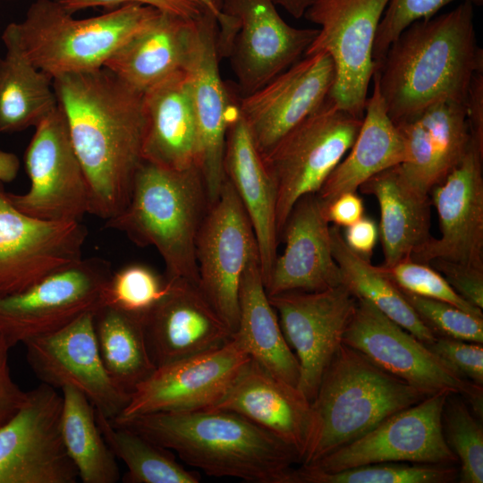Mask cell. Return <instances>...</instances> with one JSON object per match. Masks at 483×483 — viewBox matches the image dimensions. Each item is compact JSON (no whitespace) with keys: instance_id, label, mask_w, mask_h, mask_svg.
<instances>
[{"instance_id":"cell-1","label":"cell","mask_w":483,"mask_h":483,"mask_svg":"<svg viewBox=\"0 0 483 483\" xmlns=\"http://www.w3.org/2000/svg\"><path fill=\"white\" fill-rule=\"evenodd\" d=\"M53 85L88 181L89 214L106 221L126 207L143 161V94L106 67Z\"/></svg>"},{"instance_id":"cell-2","label":"cell","mask_w":483,"mask_h":483,"mask_svg":"<svg viewBox=\"0 0 483 483\" xmlns=\"http://www.w3.org/2000/svg\"><path fill=\"white\" fill-rule=\"evenodd\" d=\"M473 6L462 1L449 12L414 21L390 45L372 80L394 123L439 101L465 105L472 76L483 66Z\"/></svg>"},{"instance_id":"cell-3","label":"cell","mask_w":483,"mask_h":483,"mask_svg":"<svg viewBox=\"0 0 483 483\" xmlns=\"http://www.w3.org/2000/svg\"><path fill=\"white\" fill-rule=\"evenodd\" d=\"M112 422L132 428L213 477L284 483L300 462L279 438L230 411H162Z\"/></svg>"},{"instance_id":"cell-4","label":"cell","mask_w":483,"mask_h":483,"mask_svg":"<svg viewBox=\"0 0 483 483\" xmlns=\"http://www.w3.org/2000/svg\"><path fill=\"white\" fill-rule=\"evenodd\" d=\"M208 207L198 166L174 170L143 160L126 207L105 226L125 233L140 247H155L167 278L199 284L196 239Z\"/></svg>"},{"instance_id":"cell-5","label":"cell","mask_w":483,"mask_h":483,"mask_svg":"<svg viewBox=\"0 0 483 483\" xmlns=\"http://www.w3.org/2000/svg\"><path fill=\"white\" fill-rule=\"evenodd\" d=\"M428 397L342 343L311 402V427L301 465L362 436L386 418Z\"/></svg>"},{"instance_id":"cell-6","label":"cell","mask_w":483,"mask_h":483,"mask_svg":"<svg viewBox=\"0 0 483 483\" xmlns=\"http://www.w3.org/2000/svg\"><path fill=\"white\" fill-rule=\"evenodd\" d=\"M157 11L127 4L98 16L76 19L55 0H36L23 21L12 24L25 56L55 79L104 67Z\"/></svg>"},{"instance_id":"cell-7","label":"cell","mask_w":483,"mask_h":483,"mask_svg":"<svg viewBox=\"0 0 483 483\" xmlns=\"http://www.w3.org/2000/svg\"><path fill=\"white\" fill-rule=\"evenodd\" d=\"M362 119L341 109L328 96L263 157L276 189L279 237L297 200L317 193L350 150Z\"/></svg>"},{"instance_id":"cell-8","label":"cell","mask_w":483,"mask_h":483,"mask_svg":"<svg viewBox=\"0 0 483 483\" xmlns=\"http://www.w3.org/2000/svg\"><path fill=\"white\" fill-rule=\"evenodd\" d=\"M390 0H312L303 17L319 25L304 55L327 53L335 79L329 97L343 110L363 118L377 64L376 33Z\"/></svg>"},{"instance_id":"cell-9","label":"cell","mask_w":483,"mask_h":483,"mask_svg":"<svg viewBox=\"0 0 483 483\" xmlns=\"http://www.w3.org/2000/svg\"><path fill=\"white\" fill-rule=\"evenodd\" d=\"M343 343L427 396L459 394L482 418L483 386L456 373L425 343L371 303L358 299Z\"/></svg>"},{"instance_id":"cell-10","label":"cell","mask_w":483,"mask_h":483,"mask_svg":"<svg viewBox=\"0 0 483 483\" xmlns=\"http://www.w3.org/2000/svg\"><path fill=\"white\" fill-rule=\"evenodd\" d=\"M112 272L109 261L83 258L22 292L0 296V335L12 348L94 312Z\"/></svg>"},{"instance_id":"cell-11","label":"cell","mask_w":483,"mask_h":483,"mask_svg":"<svg viewBox=\"0 0 483 483\" xmlns=\"http://www.w3.org/2000/svg\"><path fill=\"white\" fill-rule=\"evenodd\" d=\"M258 257L255 233L243 205L225 178L209 205L196 239L199 286L232 334L239 318V292L249 262Z\"/></svg>"},{"instance_id":"cell-12","label":"cell","mask_w":483,"mask_h":483,"mask_svg":"<svg viewBox=\"0 0 483 483\" xmlns=\"http://www.w3.org/2000/svg\"><path fill=\"white\" fill-rule=\"evenodd\" d=\"M24 164L29 190L8 192L20 211L48 221H80L89 214L88 181L59 105L35 127Z\"/></svg>"},{"instance_id":"cell-13","label":"cell","mask_w":483,"mask_h":483,"mask_svg":"<svg viewBox=\"0 0 483 483\" xmlns=\"http://www.w3.org/2000/svg\"><path fill=\"white\" fill-rule=\"evenodd\" d=\"M450 394L429 395L386 418L373 429L318 461L302 465L335 472L379 462L455 465L458 459L444 436L442 415Z\"/></svg>"},{"instance_id":"cell-14","label":"cell","mask_w":483,"mask_h":483,"mask_svg":"<svg viewBox=\"0 0 483 483\" xmlns=\"http://www.w3.org/2000/svg\"><path fill=\"white\" fill-rule=\"evenodd\" d=\"M61 391L40 383L0 428V483H76L61 433Z\"/></svg>"},{"instance_id":"cell-15","label":"cell","mask_w":483,"mask_h":483,"mask_svg":"<svg viewBox=\"0 0 483 483\" xmlns=\"http://www.w3.org/2000/svg\"><path fill=\"white\" fill-rule=\"evenodd\" d=\"M87 236L80 221H48L20 211L0 182V296L79 262Z\"/></svg>"},{"instance_id":"cell-16","label":"cell","mask_w":483,"mask_h":483,"mask_svg":"<svg viewBox=\"0 0 483 483\" xmlns=\"http://www.w3.org/2000/svg\"><path fill=\"white\" fill-rule=\"evenodd\" d=\"M250 360L232 336L216 349L158 366L135 388L125 408L112 421L213 408Z\"/></svg>"},{"instance_id":"cell-17","label":"cell","mask_w":483,"mask_h":483,"mask_svg":"<svg viewBox=\"0 0 483 483\" xmlns=\"http://www.w3.org/2000/svg\"><path fill=\"white\" fill-rule=\"evenodd\" d=\"M268 298L299 363L297 387L311 402L343 343L358 299L343 284L324 291H293Z\"/></svg>"},{"instance_id":"cell-18","label":"cell","mask_w":483,"mask_h":483,"mask_svg":"<svg viewBox=\"0 0 483 483\" xmlns=\"http://www.w3.org/2000/svg\"><path fill=\"white\" fill-rule=\"evenodd\" d=\"M94 312L65 326L23 343L27 362L41 383L60 390L81 392L96 411L109 419L118 417L131 394L110 377L102 362L94 331Z\"/></svg>"},{"instance_id":"cell-19","label":"cell","mask_w":483,"mask_h":483,"mask_svg":"<svg viewBox=\"0 0 483 483\" xmlns=\"http://www.w3.org/2000/svg\"><path fill=\"white\" fill-rule=\"evenodd\" d=\"M217 31L216 19L203 11L194 20L191 47L184 67L197 124V165L209 205L216 200L225 181L226 132L236 107L219 71Z\"/></svg>"},{"instance_id":"cell-20","label":"cell","mask_w":483,"mask_h":483,"mask_svg":"<svg viewBox=\"0 0 483 483\" xmlns=\"http://www.w3.org/2000/svg\"><path fill=\"white\" fill-rule=\"evenodd\" d=\"M221 5L238 21L227 58L242 96L258 90L299 61L318 32L289 25L273 0H222Z\"/></svg>"},{"instance_id":"cell-21","label":"cell","mask_w":483,"mask_h":483,"mask_svg":"<svg viewBox=\"0 0 483 483\" xmlns=\"http://www.w3.org/2000/svg\"><path fill=\"white\" fill-rule=\"evenodd\" d=\"M335 79L331 56L318 52L304 55L258 90L238 99V111L262 157L324 103Z\"/></svg>"},{"instance_id":"cell-22","label":"cell","mask_w":483,"mask_h":483,"mask_svg":"<svg viewBox=\"0 0 483 483\" xmlns=\"http://www.w3.org/2000/svg\"><path fill=\"white\" fill-rule=\"evenodd\" d=\"M483 147L471 140L462 163L430 191L440 236L431 237L411 258L445 259L483 268Z\"/></svg>"},{"instance_id":"cell-23","label":"cell","mask_w":483,"mask_h":483,"mask_svg":"<svg viewBox=\"0 0 483 483\" xmlns=\"http://www.w3.org/2000/svg\"><path fill=\"white\" fill-rule=\"evenodd\" d=\"M166 279L165 293L142 317L156 367L216 349L233 336L199 284L182 278Z\"/></svg>"},{"instance_id":"cell-24","label":"cell","mask_w":483,"mask_h":483,"mask_svg":"<svg viewBox=\"0 0 483 483\" xmlns=\"http://www.w3.org/2000/svg\"><path fill=\"white\" fill-rule=\"evenodd\" d=\"M280 238L285 243L265 284L268 296L293 292H318L342 284L334 258L330 225L317 193L293 205Z\"/></svg>"},{"instance_id":"cell-25","label":"cell","mask_w":483,"mask_h":483,"mask_svg":"<svg viewBox=\"0 0 483 483\" xmlns=\"http://www.w3.org/2000/svg\"><path fill=\"white\" fill-rule=\"evenodd\" d=\"M394 124L404 139L407 151L400 169L413 186L428 194L462 163L470 147L462 103L439 101Z\"/></svg>"},{"instance_id":"cell-26","label":"cell","mask_w":483,"mask_h":483,"mask_svg":"<svg viewBox=\"0 0 483 483\" xmlns=\"http://www.w3.org/2000/svg\"><path fill=\"white\" fill-rule=\"evenodd\" d=\"M213 408L238 413L268 431L301 462L310 433L311 402L297 386L250 360Z\"/></svg>"},{"instance_id":"cell-27","label":"cell","mask_w":483,"mask_h":483,"mask_svg":"<svg viewBox=\"0 0 483 483\" xmlns=\"http://www.w3.org/2000/svg\"><path fill=\"white\" fill-rule=\"evenodd\" d=\"M224 171L251 223L266 284L277 257L280 241L276 224V189L237 105L226 132Z\"/></svg>"},{"instance_id":"cell-28","label":"cell","mask_w":483,"mask_h":483,"mask_svg":"<svg viewBox=\"0 0 483 483\" xmlns=\"http://www.w3.org/2000/svg\"><path fill=\"white\" fill-rule=\"evenodd\" d=\"M144 161L174 170L198 166V133L187 75L177 72L143 93Z\"/></svg>"},{"instance_id":"cell-29","label":"cell","mask_w":483,"mask_h":483,"mask_svg":"<svg viewBox=\"0 0 483 483\" xmlns=\"http://www.w3.org/2000/svg\"><path fill=\"white\" fill-rule=\"evenodd\" d=\"M194 20L157 11L108 58L104 67L143 94L172 74L184 70L193 38Z\"/></svg>"},{"instance_id":"cell-30","label":"cell","mask_w":483,"mask_h":483,"mask_svg":"<svg viewBox=\"0 0 483 483\" xmlns=\"http://www.w3.org/2000/svg\"><path fill=\"white\" fill-rule=\"evenodd\" d=\"M367 99L362 123L350 148L328 175L317 195L326 208L338 196L357 191L371 176L406 160L404 139L387 114L377 82Z\"/></svg>"},{"instance_id":"cell-31","label":"cell","mask_w":483,"mask_h":483,"mask_svg":"<svg viewBox=\"0 0 483 483\" xmlns=\"http://www.w3.org/2000/svg\"><path fill=\"white\" fill-rule=\"evenodd\" d=\"M359 190L374 196L380 208L378 225L384 262L388 267L428 242L430 234V195L413 186L399 165L365 181Z\"/></svg>"},{"instance_id":"cell-32","label":"cell","mask_w":483,"mask_h":483,"mask_svg":"<svg viewBox=\"0 0 483 483\" xmlns=\"http://www.w3.org/2000/svg\"><path fill=\"white\" fill-rule=\"evenodd\" d=\"M233 337L252 360L275 377L298 386L299 363L269 301L258 257L249 262L242 277L238 324Z\"/></svg>"},{"instance_id":"cell-33","label":"cell","mask_w":483,"mask_h":483,"mask_svg":"<svg viewBox=\"0 0 483 483\" xmlns=\"http://www.w3.org/2000/svg\"><path fill=\"white\" fill-rule=\"evenodd\" d=\"M6 48L0 58V133L36 127L57 106L54 79L23 54L12 22L2 34Z\"/></svg>"},{"instance_id":"cell-34","label":"cell","mask_w":483,"mask_h":483,"mask_svg":"<svg viewBox=\"0 0 483 483\" xmlns=\"http://www.w3.org/2000/svg\"><path fill=\"white\" fill-rule=\"evenodd\" d=\"M99 354L114 382L131 394L156 369L142 318L100 305L93 314Z\"/></svg>"},{"instance_id":"cell-35","label":"cell","mask_w":483,"mask_h":483,"mask_svg":"<svg viewBox=\"0 0 483 483\" xmlns=\"http://www.w3.org/2000/svg\"><path fill=\"white\" fill-rule=\"evenodd\" d=\"M332 250L342 275V284L357 298L371 303L390 319L426 345L436 335L421 321L401 290L385 275L346 245L340 227L330 226Z\"/></svg>"},{"instance_id":"cell-36","label":"cell","mask_w":483,"mask_h":483,"mask_svg":"<svg viewBox=\"0 0 483 483\" xmlns=\"http://www.w3.org/2000/svg\"><path fill=\"white\" fill-rule=\"evenodd\" d=\"M61 433L65 450L83 483H115L120 479L116 457L97 422L96 409L79 390L61 389Z\"/></svg>"},{"instance_id":"cell-37","label":"cell","mask_w":483,"mask_h":483,"mask_svg":"<svg viewBox=\"0 0 483 483\" xmlns=\"http://www.w3.org/2000/svg\"><path fill=\"white\" fill-rule=\"evenodd\" d=\"M100 431L116 457L126 465V483H198V473L182 467L169 449L96 411Z\"/></svg>"},{"instance_id":"cell-38","label":"cell","mask_w":483,"mask_h":483,"mask_svg":"<svg viewBox=\"0 0 483 483\" xmlns=\"http://www.w3.org/2000/svg\"><path fill=\"white\" fill-rule=\"evenodd\" d=\"M455 465L402 462H379L335 472L305 466L292 468L284 483H449L458 478Z\"/></svg>"},{"instance_id":"cell-39","label":"cell","mask_w":483,"mask_h":483,"mask_svg":"<svg viewBox=\"0 0 483 483\" xmlns=\"http://www.w3.org/2000/svg\"><path fill=\"white\" fill-rule=\"evenodd\" d=\"M442 425L446 443L460 463V482L482 483L483 429L463 397L459 394L447 397Z\"/></svg>"},{"instance_id":"cell-40","label":"cell","mask_w":483,"mask_h":483,"mask_svg":"<svg viewBox=\"0 0 483 483\" xmlns=\"http://www.w3.org/2000/svg\"><path fill=\"white\" fill-rule=\"evenodd\" d=\"M167 279L150 267L131 263L113 271L101 294V305L143 317L164 296Z\"/></svg>"},{"instance_id":"cell-41","label":"cell","mask_w":483,"mask_h":483,"mask_svg":"<svg viewBox=\"0 0 483 483\" xmlns=\"http://www.w3.org/2000/svg\"><path fill=\"white\" fill-rule=\"evenodd\" d=\"M379 267L400 290L445 301L466 312L483 317L481 309L462 298L445 277L427 263L415 261L407 256L391 267Z\"/></svg>"},{"instance_id":"cell-42","label":"cell","mask_w":483,"mask_h":483,"mask_svg":"<svg viewBox=\"0 0 483 483\" xmlns=\"http://www.w3.org/2000/svg\"><path fill=\"white\" fill-rule=\"evenodd\" d=\"M401 292L436 336L483 343V317L466 312L445 301L402 290Z\"/></svg>"},{"instance_id":"cell-43","label":"cell","mask_w":483,"mask_h":483,"mask_svg":"<svg viewBox=\"0 0 483 483\" xmlns=\"http://www.w3.org/2000/svg\"><path fill=\"white\" fill-rule=\"evenodd\" d=\"M457 0H390L378 25L372 49L377 67L390 45L411 23L429 19L445 5ZM481 5L483 0H458Z\"/></svg>"},{"instance_id":"cell-44","label":"cell","mask_w":483,"mask_h":483,"mask_svg":"<svg viewBox=\"0 0 483 483\" xmlns=\"http://www.w3.org/2000/svg\"><path fill=\"white\" fill-rule=\"evenodd\" d=\"M428 347L456 373L483 386L482 343L436 336Z\"/></svg>"},{"instance_id":"cell-45","label":"cell","mask_w":483,"mask_h":483,"mask_svg":"<svg viewBox=\"0 0 483 483\" xmlns=\"http://www.w3.org/2000/svg\"><path fill=\"white\" fill-rule=\"evenodd\" d=\"M427 264L439 272L462 298L483 309V268L445 259Z\"/></svg>"},{"instance_id":"cell-46","label":"cell","mask_w":483,"mask_h":483,"mask_svg":"<svg viewBox=\"0 0 483 483\" xmlns=\"http://www.w3.org/2000/svg\"><path fill=\"white\" fill-rule=\"evenodd\" d=\"M67 12L74 13L89 7L114 9L127 4H139L151 6L159 11L167 12L185 19H196L203 10L190 0H55Z\"/></svg>"},{"instance_id":"cell-47","label":"cell","mask_w":483,"mask_h":483,"mask_svg":"<svg viewBox=\"0 0 483 483\" xmlns=\"http://www.w3.org/2000/svg\"><path fill=\"white\" fill-rule=\"evenodd\" d=\"M10 349L0 335V428L21 410L28 398V391H23L12 376Z\"/></svg>"},{"instance_id":"cell-48","label":"cell","mask_w":483,"mask_h":483,"mask_svg":"<svg viewBox=\"0 0 483 483\" xmlns=\"http://www.w3.org/2000/svg\"><path fill=\"white\" fill-rule=\"evenodd\" d=\"M343 240L349 249L360 258L371 261L379 238L378 225L370 217L363 216L354 224L345 227Z\"/></svg>"},{"instance_id":"cell-49","label":"cell","mask_w":483,"mask_h":483,"mask_svg":"<svg viewBox=\"0 0 483 483\" xmlns=\"http://www.w3.org/2000/svg\"><path fill=\"white\" fill-rule=\"evenodd\" d=\"M465 110L470 138L483 147V66L472 76L465 100Z\"/></svg>"},{"instance_id":"cell-50","label":"cell","mask_w":483,"mask_h":483,"mask_svg":"<svg viewBox=\"0 0 483 483\" xmlns=\"http://www.w3.org/2000/svg\"><path fill=\"white\" fill-rule=\"evenodd\" d=\"M324 208L328 223L347 227L364 216V204L356 191L343 193Z\"/></svg>"},{"instance_id":"cell-51","label":"cell","mask_w":483,"mask_h":483,"mask_svg":"<svg viewBox=\"0 0 483 483\" xmlns=\"http://www.w3.org/2000/svg\"><path fill=\"white\" fill-rule=\"evenodd\" d=\"M212 14L217 21V49L221 58H227L238 30L237 20L222 11V0H190Z\"/></svg>"},{"instance_id":"cell-52","label":"cell","mask_w":483,"mask_h":483,"mask_svg":"<svg viewBox=\"0 0 483 483\" xmlns=\"http://www.w3.org/2000/svg\"><path fill=\"white\" fill-rule=\"evenodd\" d=\"M276 5L284 8L295 19L303 17L312 0H273Z\"/></svg>"},{"instance_id":"cell-53","label":"cell","mask_w":483,"mask_h":483,"mask_svg":"<svg viewBox=\"0 0 483 483\" xmlns=\"http://www.w3.org/2000/svg\"><path fill=\"white\" fill-rule=\"evenodd\" d=\"M7 1H12V0H7Z\"/></svg>"}]
</instances>
